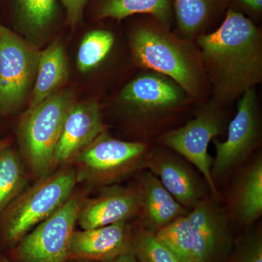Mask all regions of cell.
<instances>
[{
  "label": "cell",
  "mask_w": 262,
  "mask_h": 262,
  "mask_svg": "<svg viewBox=\"0 0 262 262\" xmlns=\"http://www.w3.org/2000/svg\"><path fill=\"white\" fill-rule=\"evenodd\" d=\"M236 216L252 225L262 214V160L258 157L245 169L237 181L233 198Z\"/></svg>",
  "instance_id": "cell-19"
},
{
  "label": "cell",
  "mask_w": 262,
  "mask_h": 262,
  "mask_svg": "<svg viewBox=\"0 0 262 262\" xmlns=\"http://www.w3.org/2000/svg\"><path fill=\"white\" fill-rule=\"evenodd\" d=\"M259 111L256 89L239 98L237 113L228 126L224 142L214 139L215 157L212 165L213 181L229 173L242 163L259 144Z\"/></svg>",
  "instance_id": "cell-10"
},
{
  "label": "cell",
  "mask_w": 262,
  "mask_h": 262,
  "mask_svg": "<svg viewBox=\"0 0 262 262\" xmlns=\"http://www.w3.org/2000/svg\"><path fill=\"white\" fill-rule=\"evenodd\" d=\"M233 5L230 8L239 12L244 11L252 16H259L262 11V0H229V5Z\"/></svg>",
  "instance_id": "cell-28"
},
{
  "label": "cell",
  "mask_w": 262,
  "mask_h": 262,
  "mask_svg": "<svg viewBox=\"0 0 262 262\" xmlns=\"http://www.w3.org/2000/svg\"><path fill=\"white\" fill-rule=\"evenodd\" d=\"M72 103L70 93H55L29 108L18 125L20 145L29 165L39 179L51 173L55 149Z\"/></svg>",
  "instance_id": "cell-4"
},
{
  "label": "cell",
  "mask_w": 262,
  "mask_h": 262,
  "mask_svg": "<svg viewBox=\"0 0 262 262\" xmlns=\"http://www.w3.org/2000/svg\"><path fill=\"white\" fill-rule=\"evenodd\" d=\"M68 77V66L63 46L58 41L40 52L37 80L32 91L29 108L42 102L54 94Z\"/></svg>",
  "instance_id": "cell-18"
},
{
  "label": "cell",
  "mask_w": 262,
  "mask_h": 262,
  "mask_svg": "<svg viewBox=\"0 0 262 262\" xmlns=\"http://www.w3.org/2000/svg\"><path fill=\"white\" fill-rule=\"evenodd\" d=\"M81 262H97V261H80Z\"/></svg>",
  "instance_id": "cell-32"
},
{
  "label": "cell",
  "mask_w": 262,
  "mask_h": 262,
  "mask_svg": "<svg viewBox=\"0 0 262 262\" xmlns=\"http://www.w3.org/2000/svg\"><path fill=\"white\" fill-rule=\"evenodd\" d=\"M80 200L71 196L53 214L36 226L20 239L15 249L19 262H66L77 217Z\"/></svg>",
  "instance_id": "cell-7"
},
{
  "label": "cell",
  "mask_w": 262,
  "mask_h": 262,
  "mask_svg": "<svg viewBox=\"0 0 262 262\" xmlns=\"http://www.w3.org/2000/svg\"><path fill=\"white\" fill-rule=\"evenodd\" d=\"M212 99L229 104L262 81L261 29L244 13L229 7L218 29L195 39Z\"/></svg>",
  "instance_id": "cell-1"
},
{
  "label": "cell",
  "mask_w": 262,
  "mask_h": 262,
  "mask_svg": "<svg viewBox=\"0 0 262 262\" xmlns=\"http://www.w3.org/2000/svg\"><path fill=\"white\" fill-rule=\"evenodd\" d=\"M0 26H1V24H0Z\"/></svg>",
  "instance_id": "cell-33"
},
{
  "label": "cell",
  "mask_w": 262,
  "mask_h": 262,
  "mask_svg": "<svg viewBox=\"0 0 262 262\" xmlns=\"http://www.w3.org/2000/svg\"><path fill=\"white\" fill-rule=\"evenodd\" d=\"M146 168L154 174L179 204L191 210L203 198L198 179L182 159L163 150L149 151Z\"/></svg>",
  "instance_id": "cell-15"
},
{
  "label": "cell",
  "mask_w": 262,
  "mask_h": 262,
  "mask_svg": "<svg viewBox=\"0 0 262 262\" xmlns=\"http://www.w3.org/2000/svg\"><path fill=\"white\" fill-rule=\"evenodd\" d=\"M0 262H11L9 259H8L7 258H3L0 260Z\"/></svg>",
  "instance_id": "cell-31"
},
{
  "label": "cell",
  "mask_w": 262,
  "mask_h": 262,
  "mask_svg": "<svg viewBox=\"0 0 262 262\" xmlns=\"http://www.w3.org/2000/svg\"><path fill=\"white\" fill-rule=\"evenodd\" d=\"M133 250L139 262H182L155 233L143 227L133 234Z\"/></svg>",
  "instance_id": "cell-25"
},
{
  "label": "cell",
  "mask_w": 262,
  "mask_h": 262,
  "mask_svg": "<svg viewBox=\"0 0 262 262\" xmlns=\"http://www.w3.org/2000/svg\"><path fill=\"white\" fill-rule=\"evenodd\" d=\"M173 0H101L98 5V18L117 20L136 14L147 15L166 28H171L174 15Z\"/></svg>",
  "instance_id": "cell-20"
},
{
  "label": "cell",
  "mask_w": 262,
  "mask_h": 262,
  "mask_svg": "<svg viewBox=\"0 0 262 262\" xmlns=\"http://www.w3.org/2000/svg\"><path fill=\"white\" fill-rule=\"evenodd\" d=\"M139 189L141 198L140 211L144 220L143 228L153 233L189 213L150 171L141 177Z\"/></svg>",
  "instance_id": "cell-16"
},
{
  "label": "cell",
  "mask_w": 262,
  "mask_h": 262,
  "mask_svg": "<svg viewBox=\"0 0 262 262\" xmlns=\"http://www.w3.org/2000/svg\"><path fill=\"white\" fill-rule=\"evenodd\" d=\"M141 205L139 188L112 186L82 203L77 223L82 229H89L127 222L140 211Z\"/></svg>",
  "instance_id": "cell-12"
},
{
  "label": "cell",
  "mask_w": 262,
  "mask_h": 262,
  "mask_svg": "<svg viewBox=\"0 0 262 262\" xmlns=\"http://www.w3.org/2000/svg\"><path fill=\"white\" fill-rule=\"evenodd\" d=\"M130 46L139 67L171 79L192 102H207L209 83L195 42L173 34L149 16L131 32Z\"/></svg>",
  "instance_id": "cell-2"
},
{
  "label": "cell",
  "mask_w": 262,
  "mask_h": 262,
  "mask_svg": "<svg viewBox=\"0 0 262 262\" xmlns=\"http://www.w3.org/2000/svg\"><path fill=\"white\" fill-rule=\"evenodd\" d=\"M133 233L127 222L75 231L69 259L106 262L133 248Z\"/></svg>",
  "instance_id": "cell-13"
},
{
  "label": "cell",
  "mask_w": 262,
  "mask_h": 262,
  "mask_svg": "<svg viewBox=\"0 0 262 262\" xmlns=\"http://www.w3.org/2000/svg\"><path fill=\"white\" fill-rule=\"evenodd\" d=\"M16 24L29 37L47 32L58 15L56 0H14Z\"/></svg>",
  "instance_id": "cell-21"
},
{
  "label": "cell",
  "mask_w": 262,
  "mask_h": 262,
  "mask_svg": "<svg viewBox=\"0 0 262 262\" xmlns=\"http://www.w3.org/2000/svg\"><path fill=\"white\" fill-rule=\"evenodd\" d=\"M103 133L104 126L97 103L82 102L72 105L55 149L53 168L75 158Z\"/></svg>",
  "instance_id": "cell-14"
},
{
  "label": "cell",
  "mask_w": 262,
  "mask_h": 262,
  "mask_svg": "<svg viewBox=\"0 0 262 262\" xmlns=\"http://www.w3.org/2000/svg\"><path fill=\"white\" fill-rule=\"evenodd\" d=\"M119 98L127 110L147 122L178 113L192 102L177 82L152 71L130 81Z\"/></svg>",
  "instance_id": "cell-9"
},
{
  "label": "cell",
  "mask_w": 262,
  "mask_h": 262,
  "mask_svg": "<svg viewBox=\"0 0 262 262\" xmlns=\"http://www.w3.org/2000/svg\"><path fill=\"white\" fill-rule=\"evenodd\" d=\"M229 0H173L179 36L195 41L226 14Z\"/></svg>",
  "instance_id": "cell-17"
},
{
  "label": "cell",
  "mask_w": 262,
  "mask_h": 262,
  "mask_svg": "<svg viewBox=\"0 0 262 262\" xmlns=\"http://www.w3.org/2000/svg\"><path fill=\"white\" fill-rule=\"evenodd\" d=\"M106 262H139V261L136 258L134 250L132 248L130 251L122 253V254L114 258V259Z\"/></svg>",
  "instance_id": "cell-29"
},
{
  "label": "cell",
  "mask_w": 262,
  "mask_h": 262,
  "mask_svg": "<svg viewBox=\"0 0 262 262\" xmlns=\"http://www.w3.org/2000/svg\"><path fill=\"white\" fill-rule=\"evenodd\" d=\"M8 146H9V142L8 140H0V152Z\"/></svg>",
  "instance_id": "cell-30"
},
{
  "label": "cell",
  "mask_w": 262,
  "mask_h": 262,
  "mask_svg": "<svg viewBox=\"0 0 262 262\" xmlns=\"http://www.w3.org/2000/svg\"><path fill=\"white\" fill-rule=\"evenodd\" d=\"M40 52L0 26V112L9 115L23 102L37 74Z\"/></svg>",
  "instance_id": "cell-8"
},
{
  "label": "cell",
  "mask_w": 262,
  "mask_h": 262,
  "mask_svg": "<svg viewBox=\"0 0 262 262\" xmlns=\"http://www.w3.org/2000/svg\"><path fill=\"white\" fill-rule=\"evenodd\" d=\"M67 14V21L71 27H75L82 18L84 6L88 0H61Z\"/></svg>",
  "instance_id": "cell-27"
},
{
  "label": "cell",
  "mask_w": 262,
  "mask_h": 262,
  "mask_svg": "<svg viewBox=\"0 0 262 262\" xmlns=\"http://www.w3.org/2000/svg\"><path fill=\"white\" fill-rule=\"evenodd\" d=\"M192 232V262H224L233 246L225 210L214 198H203L187 214Z\"/></svg>",
  "instance_id": "cell-11"
},
{
  "label": "cell",
  "mask_w": 262,
  "mask_h": 262,
  "mask_svg": "<svg viewBox=\"0 0 262 262\" xmlns=\"http://www.w3.org/2000/svg\"><path fill=\"white\" fill-rule=\"evenodd\" d=\"M149 153L146 143L118 140L103 133L76 157L77 181L112 184L145 167Z\"/></svg>",
  "instance_id": "cell-5"
},
{
  "label": "cell",
  "mask_w": 262,
  "mask_h": 262,
  "mask_svg": "<svg viewBox=\"0 0 262 262\" xmlns=\"http://www.w3.org/2000/svg\"><path fill=\"white\" fill-rule=\"evenodd\" d=\"M225 126L222 106L211 99L203 103L193 120L162 134L158 139L162 145L178 153L199 170L213 196L218 194V191L211 174L213 159L208 149L211 141L222 134Z\"/></svg>",
  "instance_id": "cell-6"
},
{
  "label": "cell",
  "mask_w": 262,
  "mask_h": 262,
  "mask_svg": "<svg viewBox=\"0 0 262 262\" xmlns=\"http://www.w3.org/2000/svg\"><path fill=\"white\" fill-rule=\"evenodd\" d=\"M231 262H262V235L256 230L239 239Z\"/></svg>",
  "instance_id": "cell-26"
},
{
  "label": "cell",
  "mask_w": 262,
  "mask_h": 262,
  "mask_svg": "<svg viewBox=\"0 0 262 262\" xmlns=\"http://www.w3.org/2000/svg\"><path fill=\"white\" fill-rule=\"evenodd\" d=\"M77 182L76 170L63 169L39 179L22 192L3 213L2 229L9 244H18L70 199Z\"/></svg>",
  "instance_id": "cell-3"
},
{
  "label": "cell",
  "mask_w": 262,
  "mask_h": 262,
  "mask_svg": "<svg viewBox=\"0 0 262 262\" xmlns=\"http://www.w3.org/2000/svg\"><path fill=\"white\" fill-rule=\"evenodd\" d=\"M115 42L112 32L94 30L88 33L80 44L77 54V66L82 72L93 70L107 56Z\"/></svg>",
  "instance_id": "cell-23"
},
{
  "label": "cell",
  "mask_w": 262,
  "mask_h": 262,
  "mask_svg": "<svg viewBox=\"0 0 262 262\" xmlns=\"http://www.w3.org/2000/svg\"><path fill=\"white\" fill-rule=\"evenodd\" d=\"M155 234L182 262H192V232L187 214L179 217Z\"/></svg>",
  "instance_id": "cell-24"
},
{
  "label": "cell",
  "mask_w": 262,
  "mask_h": 262,
  "mask_svg": "<svg viewBox=\"0 0 262 262\" xmlns=\"http://www.w3.org/2000/svg\"><path fill=\"white\" fill-rule=\"evenodd\" d=\"M25 183L20 158L8 146L0 152V214L21 194Z\"/></svg>",
  "instance_id": "cell-22"
}]
</instances>
